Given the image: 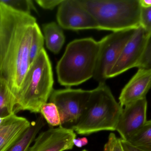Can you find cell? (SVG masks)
Masks as SVG:
<instances>
[{
    "mask_svg": "<svg viewBox=\"0 0 151 151\" xmlns=\"http://www.w3.org/2000/svg\"><path fill=\"white\" fill-rule=\"evenodd\" d=\"M88 143V140L85 137L82 138H75L73 140V144L77 148H82L83 146L87 145Z\"/></svg>",
    "mask_w": 151,
    "mask_h": 151,
    "instance_id": "484cf974",
    "label": "cell"
},
{
    "mask_svg": "<svg viewBox=\"0 0 151 151\" xmlns=\"http://www.w3.org/2000/svg\"><path fill=\"white\" fill-rule=\"evenodd\" d=\"M36 19L0 2V79L17 98L30 66V47Z\"/></svg>",
    "mask_w": 151,
    "mask_h": 151,
    "instance_id": "6da1fadb",
    "label": "cell"
},
{
    "mask_svg": "<svg viewBox=\"0 0 151 151\" xmlns=\"http://www.w3.org/2000/svg\"><path fill=\"white\" fill-rule=\"evenodd\" d=\"M91 90L82 89L53 90L50 102L56 105L61 119V126H70L76 124L87 106Z\"/></svg>",
    "mask_w": 151,
    "mask_h": 151,
    "instance_id": "52a82bcc",
    "label": "cell"
},
{
    "mask_svg": "<svg viewBox=\"0 0 151 151\" xmlns=\"http://www.w3.org/2000/svg\"><path fill=\"white\" fill-rule=\"evenodd\" d=\"M43 31L47 48L54 54L59 53L65 41L62 27L55 22H50L43 25Z\"/></svg>",
    "mask_w": 151,
    "mask_h": 151,
    "instance_id": "9a60e30c",
    "label": "cell"
},
{
    "mask_svg": "<svg viewBox=\"0 0 151 151\" xmlns=\"http://www.w3.org/2000/svg\"><path fill=\"white\" fill-rule=\"evenodd\" d=\"M63 0H37L35 2L45 9L52 10L63 2Z\"/></svg>",
    "mask_w": 151,
    "mask_h": 151,
    "instance_id": "cb8c5ba5",
    "label": "cell"
},
{
    "mask_svg": "<svg viewBox=\"0 0 151 151\" xmlns=\"http://www.w3.org/2000/svg\"><path fill=\"white\" fill-rule=\"evenodd\" d=\"M121 143L123 151H144L135 147L127 141L120 138Z\"/></svg>",
    "mask_w": 151,
    "mask_h": 151,
    "instance_id": "d4e9b609",
    "label": "cell"
},
{
    "mask_svg": "<svg viewBox=\"0 0 151 151\" xmlns=\"http://www.w3.org/2000/svg\"><path fill=\"white\" fill-rule=\"evenodd\" d=\"M151 88V70L138 68L122 90L119 97V104L124 107L141 99L146 98Z\"/></svg>",
    "mask_w": 151,
    "mask_h": 151,
    "instance_id": "7c38bea8",
    "label": "cell"
},
{
    "mask_svg": "<svg viewBox=\"0 0 151 151\" xmlns=\"http://www.w3.org/2000/svg\"><path fill=\"white\" fill-rule=\"evenodd\" d=\"M82 151H88L86 150H83Z\"/></svg>",
    "mask_w": 151,
    "mask_h": 151,
    "instance_id": "f1b7e54d",
    "label": "cell"
},
{
    "mask_svg": "<svg viewBox=\"0 0 151 151\" xmlns=\"http://www.w3.org/2000/svg\"><path fill=\"white\" fill-rule=\"evenodd\" d=\"M45 124L44 118L42 115L39 116L35 121L31 122L30 126L7 151H28L36 136Z\"/></svg>",
    "mask_w": 151,
    "mask_h": 151,
    "instance_id": "5bb4252c",
    "label": "cell"
},
{
    "mask_svg": "<svg viewBox=\"0 0 151 151\" xmlns=\"http://www.w3.org/2000/svg\"><path fill=\"white\" fill-rule=\"evenodd\" d=\"M24 117L12 114L4 118L0 124V151H7L30 126Z\"/></svg>",
    "mask_w": 151,
    "mask_h": 151,
    "instance_id": "4fadbf2b",
    "label": "cell"
},
{
    "mask_svg": "<svg viewBox=\"0 0 151 151\" xmlns=\"http://www.w3.org/2000/svg\"><path fill=\"white\" fill-rule=\"evenodd\" d=\"M40 113L49 126L52 127L61 126L59 112L55 104L50 102L43 105L41 108Z\"/></svg>",
    "mask_w": 151,
    "mask_h": 151,
    "instance_id": "d6986e66",
    "label": "cell"
},
{
    "mask_svg": "<svg viewBox=\"0 0 151 151\" xmlns=\"http://www.w3.org/2000/svg\"><path fill=\"white\" fill-rule=\"evenodd\" d=\"M99 48V42L91 38L70 43L57 65L59 83L69 87L80 85L93 77Z\"/></svg>",
    "mask_w": 151,
    "mask_h": 151,
    "instance_id": "3957f363",
    "label": "cell"
},
{
    "mask_svg": "<svg viewBox=\"0 0 151 151\" xmlns=\"http://www.w3.org/2000/svg\"><path fill=\"white\" fill-rule=\"evenodd\" d=\"M52 66L43 49L30 65L16 98L14 113L27 111L39 113L53 90Z\"/></svg>",
    "mask_w": 151,
    "mask_h": 151,
    "instance_id": "277c9868",
    "label": "cell"
},
{
    "mask_svg": "<svg viewBox=\"0 0 151 151\" xmlns=\"http://www.w3.org/2000/svg\"><path fill=\"white\" fill-rule=\"evenodd\" d=\"M104 151H123L120 138H118L113 133L110 134L104 147Z\"/></svg>",
    "mask_w": 151,
    "mask_h": 151,
    "instance_id": "603a6c76",
    "label": "cell"
},
{
    "mask_svg": "<svg viewBox=\"0 0 151 151\" xmlns=\"http://www.w3.org/2000/svg\"><path fill=\"white\" fill-rule=\"evenodd\" d=\"M127 142L142 150L151 151V120L147 121L143 127Z\"/></svg>",
    "mask_w": 151,
    "mask_h": 151,
    "instance_id": "e0dca14e",
    "label": "cell"
},
{
    "mask_svg": "<svg viewBox=\"0 0 151 151\" xmlns=\"http://www.w3.org/2000/svg\"><path fill=\"white\" fill-rule=\"evenodd\" d=\"M0 2L17 11L26 14H31L32 10H35L31 0H0Z\"/></svg>",
    "mask_w": 151,
    "mask_h": 151,
    "instance_id": "ffe728a7",
    "label": "cell"
},
{
    "mask_svg": "<svg viewBox=\"0 0 151 151\" xmlns=\"http://www.w3.org/2000/svg\"><path fill=\"white\" fill-rule=\"evenodd\" d=\"M140 26L149 35L151 34V7H141Z\"/></svg>",
    "mask_w": 151,
    "mask_h": 151,
    "instance_id": "44dd1931",
    "label": "cell"
},
{
    "mask_svg": "<svg viewBox=\"0 0 151 151\" xmlns=\"http://www.w3.org/2000/svg\"><path fill=\"white\" fill-rule=\"evenodd\" d=\"M44 37L37 23L34 27L32 39L30 49V65L33 63L37 56L42 50L44 45Z\"/></svg>",
    "mask_w": 151,
    "mask_h": 151,
    "instance_id": "ac0fdd59",
    "label": "cell"
},
{
    "mask_svg": "<svg viewBox=\"0 0 151 151\" xmlns=\"http://www.w3.org/2000/svg\"><path fill=\"white\" fill-rule=\"evenodd\" d=\"M147 107L148 102L144 98L123 107L116 129L121 139L128 141L145 125Z\"/></svg>",
    "mask_w": 151,
    "mask_h": 151,
    "instance_id": "30bf717a",
    "label": "cell"
},
{
    "mask_svg": "<svg viewBox=\"0 0 151 151\" xmlns=\"http://www.w3.org/2000/svg\"><path fill=\"white\" fill-rule=\"evenodd\" d=\"M75 131L60 126L41 133L28 151H65L73 148Z\"/></svg>",
    "mask_w": 151,
    "mask_h": 151,
    "instance_id": "8fae6325",
    "label": "cell"
},
{
    "mask_svg": "<svg viewBox=\"0 0 151 151\" xmlns=\"http://www.w3.org/2000/svg\"><path fill=\"white\" fill-rule=\"evenodd\" d=\"M141 7H151V0H139Z\"/></svg>",
    "mask_w": 151,
    "mask_h": 151,
    "instance_id": "4316f807",
    "label": "cell"
},
{
    "mask_svg": "<svg viewBox=\"0 0 151 151\" xmlns=\"http://www.w3.org/2000/svg\"><path fill=\"white\" fill-rule=\"evenodd\" d=\"M122 109L105 82L99 83L91 90L84 112L70 129L81 135L115 131Z\"/></svg>",
    "mask_w": 151,
    "mask_h": 151,
    "instance_id": "7a4b0ae2",
    "label": "cell"
},
{
    "mask_svg": "<svg viewBox=\"0 0 151 151\" xmlns=\"http://www.w3.org/2000/svg\"><path fill=\"white\" fill-rule=\"evenodd\" d=\"M149 35L139 27L123 48L108 79L118 76L134 67H137L142 57Z\"/></svg>",
    "mask_w": 151,
    "mask_h": 151,
    "instance_id": "9c48e42d",
    "label": "cell"
},
{
    "mask_svg": "<svg viewBox=\"0 0 151 151\" xmlns=\"http://www.w3.org/2000/svg\"><path fill=\"white\" fill-rule=\"evenodd\" d=\"M137 67L151 70V34L148 37L144 52Z\"/></svg>",
    "mask_w": 151,
    "mask_h": 151,
    "instance_id": "7402d4cb",
    "label": "cell"
},
{
    "mask_svg": "<svg viewBox=\"0 0 151 151\" xmlns=\"http://www.w3.org/2000/svg\"><path fill=\"white\" fill-rule=\"evenodd\" d=\"M3 119L1 118H0V124H1V123Z\"/></svg>",
    "mask_w": 151,
    "mask_h": 151,
    "instance_id": "83f0119b",
    "label": "cell"
},
{
    "mask_svg": "<svg viewBox=\"0 0 151 151\" xmlns=\"http://www.w3.org/2000/svg\"><path fill=\"white\" fill-rule=\"evenodd\" d=\"M16 98L7 83L0 79V118H5L14 113Z\"/></svg>",
    "mask_w": 151,
    "mask_h": 151,
    "instance_id": "2e32d148",
    "label": "cell"
},
{
    "mask_svg": "<svg viewBox=\"0 0 151 151\" xmlns=\"http://www.w3.org/2000/svg\"><path fill=\"white\" fill-rule=\"evenodd\" d=\"M136 29L113 32L99 41V50L93 76L99 83L105 82L108 79V74Z\"/></svg>",
    "mask_w": 151,
    "mask_h": 151,
    "instance_id": "8992f818",
    "label": "cell"
},
{
    "mask_svg": "<svg viewBox=\"0 0 151 151\" xmlns=\"http://www.w3.org/2000/svg\"><path fill=\"white\" fill-rule=\"evenodd\" d=\"M58 25L69 30L99 29L98 25L81 0H63L57 13Z\"/></svg>",
    "mask_w": 151,
    "mask_h": 151,
    "instance_id": "ba28073f",
    "label": "cell"
},
{
    "mask_svg": "<svg viewBox=\"0 0 151 151\" xmlns=\"http://www.w3.org/2000/svg\"><path fill=\"white\" fill-rule=\"evenodd\" d=\"M98 25L99 30L112 32L140 26L139 0H81Z\"/></svg>",
    "mask_w": 151,
    "mask_h": 151,
    "instance_id": "5b68a950",
    "label": "cell"
}]
</instances>
